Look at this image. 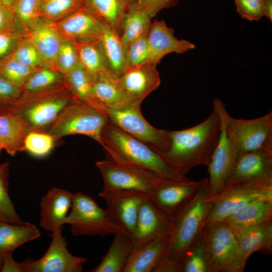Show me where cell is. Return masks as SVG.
Wrapping results in <instances>:
<instances>
[{
    "label": "cell",
    "mask_w": 272,
    "mask_h": 272,
    "mask_svg": "<svg viewBox=\"0 0 272 272\" xmlns=\"http://www.w3.org/2000/svg\"><path fill=\"white\" fill-rule=\"evenodd\" d=\"M83 7L119 35L129 5L124 0H84Z\"/></svg>",
    "instance_id": "cell-29"
},
{
    "label": "cell",
    "mask_w": 272,
    "mask_h": 272,
    "mask_svg": "<svg viewBox=\"0 0 272 272\" xmlns=\"http://www.w3.org/2000/svg\"><path fill=\"white\" fill-rule=\"evenodd\" d=\"M1 151H2V150L0 149V153H1Z\"/></svg>",
    "instance_id": "cell-55"
},
{
    "label": "cell",
    "mask_w": 272,
    "mask_h": 272,
    "mask_svg": "<svg viewBox=\"0 0 272 272\" xmlns=\"http://www.w3.org/2000/svg\"><path fill=\"white\" fill-rule=\"evenodd\" d=\"M101 138V146L108 159L148 171L165 179L189 180L172 166L159 150L125 132L110 121L105 126Z\"/></svg>",
    "instance_id": "cell-3"
},
{
    "label": "cell",
    "mask_w": 272,
    "mask_h": 272,
    "mask_svg": "<svg viewBox=\"0 0 272 272\" xmlns=\"http://www.w3.org/2000/svg\"><path fill=\"white\" fill-rule=\"evenodd\" d=\"M16 30L23 32L19 27L12 9L0 2V33Z\"/></svg>",
    "instance_id": "cell-49"
},
{
    "label": "cell",
    "mask_w": 272,
    "mask_h": 272,
    "mask_svg": "<svg viewBox=\"0 0 272 272\" xmlns=\"http://www.w3.org/2000/svg\"><path fill=\"white\" fill-rule=\"evenodd\" d=\"M179 0H139L130 7L146 11L153 18L161 10L175 6Z\"/></svg>",
    "instance_id": "cell-48"
},
{
    "label": "cell",
    "mask_w": 272,
    "mask_h": 272,
    "mask_svg": "<svg viewBox=\"0 0 272 272\" xmlns=\"http://www.w3.org/2000/svg\"><path fill=\"white\" fill-rule=\"evenodd\" d=\"M25 36L38 51L44 66L55 70V62L63 39L51 25L39 20L25 33Z\"/></svg>",
    "instance_id": "cell-22"
},
{
    "label": "cell",
    "mask_w": 272,
    "mask_h": 272,
    "mask_svg": "<svg viewBox=\"0 0 272 272\" xmlns=\"http://www.w3.org/2000/svg\"><path fill=\"white\" fill-rule=\"evenodd\" d=\"M109 72L116 78L127 70L126 47L120 35L105 25L99 39Z\"/></svg>",
    "instance_id": "cell-26"
},
{
    "label": "cell",
    "mask_w": 272,
    "mask_h": 272,
    "mask_svg": "<svg viewBox=\"0 0 272 272\" xmlns=\"http://www.w3.org/2000/svg\"><path fill=\"white\" fill-rule=\"evenodd\" d=\"M172 220L148 197L140 209L134 232L131 237L132 251L137 250L158 236L171 232Z\"/></svg>",
    "instance_id": "cell-17"
},
{
    "label": "cell",
    "mask_w": 272,
    "mask_h": 272,
    "mask_svg": "<svg viewBox=\"0 0 272 272\" xmlns=\"http://www.w3.org/2000/svg\"><path fill=\"white\" fill-rule=\"evenodd\" d=\"M73 99L75 98L64 83L49 90L23 94L15 103L2 111L10 112L17 116L27 133L43 131Z\"/></svg>",
    "instance_id": "cell-4"
},
{
    "label": "cell",
    "mask_w": 272,
    "mask_h": 272,
    "mask_svg": "<svg viewBox=\"0 0 272 272\" xmlns=\"http://www.w3.org/2000/svg\"><path fill=\"white\" fill-rule=\"evenodd\" d=\"M149 63L157 65L166 55L171 53H183L195 48V45L184 39H179L174 30L163 20L152 22L147 35Z\"/></svg>",
    "instance_id": "cell-19"
},
{
    "label": "cell",
    "mask_w": 272,
    "mask_h": 272,
    "mask_svg": "<svg viewBox=\"0 0 272 272\" xmlns=\"http://www.w3.org/2000/svg\"><path fill=\"white\" fill-rule=\"evenodd\" d=\"M206 178L196 181L166 179L148 197L172 220L194 196Z\"/></svg>",
    "instance_id": "cell-15"
},
{
    "label": "cell",
    "mask_w": 272,
    "mask_h": 272,
    "mask_svg": "<svg viewBox=\"0 0 272 272\" xmlns=\"http://www.w3.org/2000/svg\"><path fill=\"white\" fill-rule=\"evenodd\" d=\"M106 113L111 123L131 136L161 152L168 149L167 130L156 128L150 124L142 115L141 107L123 105L107 108Z\"/></svg>",
    "instance_id": "cell-11"
},
{
    "label": "cell",
    "mask_w": 272,
    "mask_h": 272,
    "mask_svg": "<svg viewBox=\"0 0 272 272\" xmlns=\"http://www.w3.org/2000/svg\"><path fill=\"white\" fill-rule=\"evenodd\" d=\"M4 261V256H0V271H2Z\"/></svg>",
    "instance_id": "cell-54"
},
{
    "label": "cell",
    "mask_w": 272,
    "mask_h": 272,
    "mask_svg": "<svg viewBox=\"0 0 272 272\" xmlns=\"http://www.w3.org/2000/svg\"><path fill=\"white\" fill-rule=\"evenodd\" d=\"M132 251L131 236L122 230L114 234V239L101 262L91 272H121Z\"/></svg>",
    "instance_id": "cell-27"
},
{
    "label": "cell",
    "mask_w": 272,
    "mask_h": 272,
    "mask_svg": "<svg viewBox=\"0 0 272 272\" xmlns=\"http://www.w3.org/2000/svg\"><path fill=\"white\" fill-rule=\"evenodd\" d=\"M40 1L16 0L11 8L19 27L25 34L39 21L36 14Z\"/></svg>",
    "instance_id": "cell-41"
},
{
    "label": "cell",
    "mask_w": 272,
    "mask_h": 272,
    "mask_svg": "<svg viewBox=\"0 0 272 272\" xmlns=\"http://www.w3.org/2000/svg\"><path fill=\"white\" fill-rule=\"evenodd\" d=\"M9 56L34 69H39L45 67L38 51L26 36Z\"/></svg>",
    "instance_id": "cell-43"
},
{
    "label": "cell",
    "mask_w": 272,
    "mask_h": 272,
    "mask_svg": "<svg viewBox=\"0 0 272 272\" xmlns=\"http://www.w3.org/2000/svg\"><path fill=\"white\" fill-rule=\"evenodd\" d=\"M236 11L241 17L257 21L264 17L263 0H235Z\"/></svg>",
    "instance_id": "cell-45"
},
{
    "label": "cell",
    "mask_w": 272,
    "mask_h": 272,
    "mask_svg": "<svg viewBox=\"0 0 272 272\" xmlns=\"http://www.w3.org/2000/svg\"><path fill=\"white\" fill-rule=\"evenodd\" d=\"M181 272H210L202 235L184 256Z\"/></svg>",
    "instance_id": "cell-39"
},
{
    "label": "cell",
    "mask_w": 272,
    "mask_h": 272,
    "mask_svg": "<svg viewBox=\"0 0 272 272\" xmlns=\"http://www.w3.org/2000/svg\"><path fill=\"white\" fill-rule=\"evenodd\" d=\"M64 224L71 226L76 236L115 234L120 229L108 211L100 208L90 196L81 191L74 193L71 211Z\"/></svg>",
    "instance_id": "cell-8"
},
{
    "label": "cell",
    "mask_w": 272,
    "mask_h": 272,
    "mask_svg": "<svg viewBox=\"0 0 272 272\" xmlns=\"http://www.w3.org/2000/svg\"><path fill=\"white\" fill-rule=\"evenodd\" d=\"M250 183L272 184V146L239 153L224 187Z\"/></svg>",
    "instance_id": "cell-13"
},
{
    "label": "cell",
    "mask_w": 272,
    "mask_h": 272,
    "mask_svg": "<svg viewBox=\"0 0 272 272\" xmlns=\"http://www.w3.org/2000/svg\"><path fill=\"white\" fill-rule=\"evenodd\" d=\"M210 272H243L247 260L224 222L208 224L202 233Z\"/></svg>",
    "instance_id": "cell-7"
},
{
    "label": "cell",
    "mask_w": 272,
    "mask_h": 272,
    "mask_svg": "<svg viewBox=\"0 0 272 272\" xmlns=\"http://www.w3.org/2000/svg\"><path fill=\"white\" fill-rule=\"evenodd\" d=\"M209 197L212 206L206 225L224 221L236 210L250 202L272 200V184L250 183L227 186Z\"/></svg>",
    "instance_id": "cell-10"
},
{
    "label": "cell",
    "mask_w": 272,
    "mask_h": 272,
    "mask_svg": "<svg viewBox=\"0 0 272 272\" xmlns=\"http://www.w3.org/2000/svg\"><path fill=\"white\" fill-rule=\"evenodd\" d=\"M126 47L127 68L149 63L147 35L131 42Z\"/></svg>",
    "instance_id": "cell-44"
},
{
    "label": "cell",
    "mask_w": 272,
    "mask_h": 272,
    "mask_svg": "<svg viewBox=\"0 0 272 272\" xmlns=\"http://www.w3.org/2000/svg\"><path fill=\"white\" fill-rule=\"evenodd\" d=\"M63 228L52 233L47 250L40 259L26 258L19 263L21 272H81L87 260L84 257L72 254L67 249Z\"/></svg>",
    "instance_id": "cell-12"
},
{
    "label": "cell",
    "mask_w": 272,
    "mask_h": 272,
    "mask_svg": "<svg viewBox=\"0 0 272 272\" xmlns=\"http://www.w3.org/2000/svg\"><path fill=\"white\" fill-rule=\"evenodd\" d=\"M73 195L68 190L56 187L49 189L41 199L40 227L52 233L63 228Z\"/></svg>",
    "instance_id": "cell-21"
},
{
    "label": "cell",
    "mask_w": 272,
    "mask_h": 272,
    "mask_svg": "<svg viewBox=\"0 0 272 272\" xmlns=\"http://www.w3.org/2000/svg\"><path fill=\"white\" fill-rule=\"evenodd\" d=\"M63 75L52 68L44 67L36 71L22 88L23 94L43 91L64 83Z\"/></svg>",
    "instance_id": "cell-36"
},
{
    "label": "cell",
    "mask_w": 272,
    "mask_h": 272,
    "mask_svg": "<svg viewBox=\"0 0 272 272\" xmlns=\"http://www.w3.org/2000/svg\"><path fill=\"white\" fill-rule=\"evenodd\" d=\"M73 42L77 51L79 64L92 79L101 74L109 72L99 39Z\"/></svg>",
    "instance_id": "cell-32"
},
{
    "label": "cell",
    "mask_w": 272,
    "mask_h": 272,
    "mask_svg": "<svg viewBox=\"0 0 272 272\" xmlns=\"http://www.w3.org/2000/svg\"><path fill=\"white\" fill-rule=\"evenodd\" d=\"M9 164H0V220L9 223L23 225L24 222L19 216L9 195Z\"/></svg>",
    "instance_id": "cell-37"
},
{
    "label": "cell",
    "mask_w": 272,
    "mask_h": 272,
    "mask_svg": "<svg viewBox=\"0 0 272 272\" xmlns=\"http://www.w3.org/2000/svg\"><path fill=\"white\" fill-rule=\"evenodd\" d=\"M4 256V261L2 272H21L20 263L15 261L12 256V253L7 254Z\"/></svg>",
    "instance_id": "cell-50"
},
{
    "label": "cell",
    "mask_w": 272,
    "mask_h": 272,
    "mask_svg": "<svg viewBox=\"0 0 272 272\" xmlns=\"http://www.w3.org/2000/svg\"><path fill=\"white\" fill-rule=\"evenodd\" d=\"M99 195L106 201L107 210L120 229L131 237L140 209L148 195L133 190H102Z\"/></svg>",
    "instance_id": "cell-14"
},
{
    "label": "cell",
    "mask_w": 272,
    "mask_h": 272,
    "mask_svg": "<svg viewBox=\"0 0 272 272\" xmlns=\"http://www.w3.org/2000/svg\"><path fill=\"white\" fill-rule=\"evenodd\" d=\"M109 121L105 113L73 99L43 131L56 141L65 136L84 135L101 145L102 132Z\"/></svg>",
    "instance_id": "cell-6"
},
{
    "label": "cell",
    "mask_w": 272,
    "mask_h": 272,
    "mask_svg": "<svg viewBox=\"0 0 272 272\" xmlns=\"http://www.w3.org/2000/svg\"><path fill=\"white\" fill-rule=\"evenodd\" d=\"M103 180L102 190H133L148 196L165 180L148 171L106 159L96 163Z\"/></svg>",
    "instance_id": "cell-9"
},
{
    "label": "cell",
    "mask_w": 272,
    "mask_h": 272,
    "mask_svg": "<svg viewBox=\"0 0 272 272\" xmlns=\"http://www.w3.org/2000/svg\"><path fill=\"white\" fill-rule=\"evenodd\" d=\"M264 17L272 20V0H263Z\"/></svg>",
    "instance_id": "cell-51"
},
{
    "label": "cell",
    "mask_w": 272,
    "mask_h": 272,
    "mask_svg": "<svg viewBox=\"0 0 272 272\" xmlns=\"http://www.w3.org/2000/svg\"><path fill=\"white\" fill-rule=\"evenodd\" d=\"M170 233L160 235L131 252L123 272H154L165 253Z\"/></svg>",
    "instance_id": "cell-23"
},
{
    "label": "cell",
    "mask_w": 272,
    "mask_h": 272,
    "mask_svg": "<svg viewBox=\"0 0 272 272\" xmlns=\"http://www.w3.org/2000/svg\"><path fill=\"white\" fill-rule=\"evenodd\" d=\"M22 94V89L0 77V111L15 103Z\"/></svg>",
    "instance_id": "cell-47"
},
{
    "label": "cell",
    "mask_w": 272,
    "mask_h": 272,
    "mask_svg": "<svg viewBox=\"0 0 272 272\" xmlns=\"http://www.w3.org/2000/svg\"><path fill=\"white\" fill-rule=\"evenodd\" d=\"M37 70L25 65L10 56L0 60V77L21 89Z\"/></svg>",
    "instance_id": "cell-38"
},
{
    "label": "cell",
    "mask_w": 272,
    "mask_h": 272,
    "mask_svg": "<svg viewBox=\"0 0 272 272\" xmlns=\"http://www.w3.org/2000/svg\"><path fill=\"white\" fill-rule=\"evenodd\" d=\"M241 251L247 260L254 252L272 253V219L252 226L237 236Z\"/></svg>",
    "instance_id": "cell-25"
},
{
    "label": "cell",
    "mask_w": 272,
    "mask_h": 272,
    "mask_svg": "<svg viewBox=\"0 0 272 272\" xmlns=\"http://www.w3.org/2000/svg\"><path fill=\"white\" fill-rule=\"evenodd\" d=\"M156 66L148 63L129 67L117 78L127 105L141 107L143 100L160 86L161 78Z\"/></svg>",
    "instance_id": "cell-16"
},
{
    "label": "cell",
    "mask_w": 272,
    "mask_h": 272,
    "mask_svg": "<svg viewBox=\"0 0 272 272\" xmlns=\"http://www.w3.org/2000/svg\"><path fill=\"white\" fill-rule=\"evenodd\" d=\"M238 154L228 139L222 124L219 141L207 166L210 197L216 195L224 188Z\"/></svg>",
    "instance_id": "cell-20"
},
{
    "label": "cell",
    "mask_w": 272,
    "mask_h": 272,
    "mask_svg": "<svg viewBox=\"0 0 272 272\" xmlns=\"http://www.w3.org/2000/svg\"><path fill=\"white\" fill-rule=\"evenodd\" d=\"M25 37V33L21 31L1 32L0 60L11 55Z\"/></svg>",
    "instance_id": "cell-46"
},
{
    "label": "cell",
    "mask_w": 272,
    "mask_h": 272,
    "mask_svg": "<svg viewBox=\"0 0 272 272\" xmlns=\"http://www.w3.org/2000/svg\"><path fill=\"white\" fill-rule=\"evenodd\" d=\"M84 0H41L36 12L37 20L53 23L83 7Z\"/></svg>",
    "instance_id": "cell-35"
},
{
    "label": "cell",
    "mask_w": 272,
    "mask_h": 272,
    "mask_svg": "<svg viewBox=\"0 0 272 272\" xmlns=\"http://www.w3.org/2000/svg\"><path fill=\"white\" fill-rule=\"evenodd\" d=\"M272 219V200H259L236 210L224 221L236 237L246 229Z\"/></svg>",
    "instance_id": "cell-24"
},
{
    "label": "cell",
    "mask_w": 272,
    "mask_h": 272,
    "mask_svg": "<svg viewBox=\"0 0 272 272\" xmlns=\"http://www.w3.org/2000/svg\"><path fill=\"white\" fill-rule=\"evenodd\" d=\"M63 77L75 99L106 113L105 109L95 97L91 78L79 63Z\"/></svg>",
    "instance_id": "cell-31"
},
{
    "label": "cell",
    "mask_w": 272,
    "mask_h": 272,
    "mask_svg": "<svg viewBox=\"0 0 272 272\" xmlns=\"http://www.w3.org/2000/svg\"><path fill=\"white\" fill-rule=\"evenodd\" d=\"M222 131L219 113L213 106L203 121L179 130H167L169 146L161 152L165 159L182 174L198 165L208 166L218 144Z\"/></svg>",
    "instance_id": "cell-1"
},
{
    "label": "cell",
    "mask_w": 272,
    "mask_h": 272,
    "mask_svg": "<svg viewBox=\"0 0 272 272\" xmlns=\"http://www.w3.org/2000/svg\"><path fill=\"white\" fill-rule=\"evenodd\" d=\"M27 133L20 119L13 113L0 111V149L12 156L24 151V140Z\"/></svg>",
    "instance_id": "cell-28"
},
{
    "label": "cell",
    "mask_w": 272,
    "mask_h": 272,
    "mask_svg": "<svg viewBox=\"0 0 272 272\" xmlns=\"http://www.w3.org/2000/svg\"><path fill=\"white\" fill-rule=\"evenodd\" d=\"M56 141L52 135L44 131H30L24 140V151L33 156L42 157L51 152Z\"/></svg>",
    "instance_id": "cell-40"
},
{
    "label": "cell",
    "mask_w": 272,
    "mask_h": 272,
    "mask_svg": "<svg viewBox=\"0 0 272 272\" xmlns=\"http://www.w3.org/2000/svg\"><path fill=\"white\" fill-rule=\"evenodd\" d=\"M78 64V53L74 42L63 40L56 58L55 69L64 75Z\"/></svg>",
    "instance_id": "cell-42"
},
{
    "label": "cell",
    "mask_w": 272,
    "mask_h": 272,
    "mask_svg": "<svg viewBox=\"0 0 272 272\" xmlns=\"http://www.w3.org/2000/svg\"><path fill=\"white\" fill-rule=\"evenodd\" d=\"M152 19L146 11L129 7L122 20L119 34L123 44L127 46L131 42L147 35Z\"/></svg>",
    "instance_id": "cell-34"
},
{
    "label": "cell",
    "mask_w": 272,
    "mask_h": 272,
    "mask_svg": "<svg viewBox=\"0 0 272 272\" xmlns=\"http://www.w3.org/2000/svg\"><path fill=\"white\" fill-rule=\"evenodd\" d=\"M50 24L63 40L72 42L98 40L105 26L84 7L64 18Z\"/></svg>",
    "instance_id": "cell-18"
},
{
    "label": "cell",
    "mask_w": 272,
    "mask_h": 272,
    "mask_svg": "<svg viewBox=\"0 0 272 272\" xmlns=\"http://www.w3.org/2000/svg\"><path fill=\"white\" fill-rule=\"evenodd\" d=\"M208 177L194 196L172 219L165 253L154 272H181L186 252L201 236L212 206Z\"/></svg>",
    "instance_id": "cell-2"
},
{
    "label": "cell",
    "mask_w": 272,
    "mask_h": 272,
    "mask_svg": "<svg viewBox=\"0 0 272 272\" xmlns=\"http://www.w3.org/2000/svg\"><path fill=\"white\" fill-rule=\"evenodd\" d=\"M125 2L129 5H132L137 2H138L139 0H124Z\"/></svg>",
    "instance_id": "cell-53"
},
{
    "label": "cell",
    "mask_w": 272,
    "mask_h": 272,
    "mask_svg": "<svg viewBox=\"0 0 272 272\" xmlns=\"http://www.w3.org/2000/svg\"><path fill=\"white\" fill-rule=\"evenodd\" d=\"M92 81L95 97L105 110L107 108L127 105L117 78L109 72L101 74Z\"/></svg>",
    "instance_id": "cell-33"
},
{
    "label": "cell",
    "mask_w": 272,
    "mask_h": 272,
    "mask_svg": "<svg viewBox=\"0 0 272 272\" xmlns=\"http://www.w3.org/2000/svg\"><path fill=\"white\" fill-rule=\"evenodd\" d=\"M226 135L238 153L257 150L272 146V112L260 117L246 119L230 115L225 105L214 99Z\"/></svg>",
    "instance_id": "cell-5"
},
{
    "label": "cell",
    "mask_w": 272,
    "mask_h": 272,
    "mask_svg": "<svg viewBox=\"0 0 272 272\" xmlns=\"http://www.w3.org/2000/svg\"><path fill=\"white\" fill-rule=\"evenodd\" d=\"M16 0H0L2 3L6 7L11 8Z\"/></svg>",
    "instance_id": "cell-52"
},
{
    "label": "cell",
    "mask_w": 272,
    "mask_h": 272,
    "mask_svg": "<svg viewBox=\"0 0 272 272\" xmlns=\"http://www.w3.org/2000/svg\"><path fill=\"white\" fill-rule=\"evenodd\" d=\"M40 236V232L34 224L27 222L17 225L0 220V256L13 253L21 245Z\"/></svg>",
    "instance_id": "cell-30"
}]
</instances>
